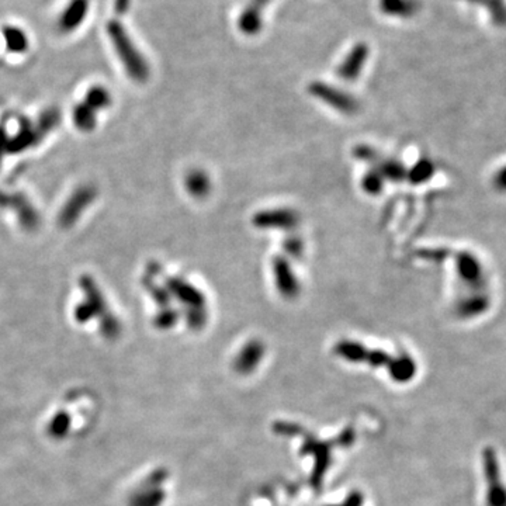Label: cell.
<instances>
[{
	"mask_svg": "<svg viewBox=\"0 0 506 506\" xmlns=\"http://www.w3.org/2000/svg\"><path fill=\"white\" fill-rule=\"evenodd\" d=\"M3 38L6 43V48L10 52L22 54L26 52L29 48V38L26 33L15 26H6L3 29Z\"/></svg>",
	"mask_w": 506,
	"mask_h": 506,
	"instance_id": "cell-11",
	"label": "cell"
},
{
	"mask_svg": "<svg viewBox=\"0 0 506 506\" xmlns=\"http://www.w3.org/2000/svg\"><path fill=\"white\" fill-rule=\"evenodd\" d=\"M495 183H496V187L500 189V190H506V166L502 169V171L496 175L495 178Z\"/></svg>",
	"mask_w": 506,
	"mask_h": 506,
	"instance_id": "cell-20",
	"label": "cell"
},
{
	"mask_svg": "<svg viewBox=\"0 0 506 506\" xmlns=\"http://www.w3.org/2000/svg\"><path fill=\"white\" fill-rule=\"evenodd\" d=\"M432 174H434L432 163L429 160H420L412 167V171L408 174V178L412 183L419 185L427 182L432 176Z\"/></svg>",
	"mask_w": 506,
	"mask_h": 506,
	"instance_id": "cell-14",
	"label": "cell"
},
{
	"mask_svg": "<svg viewBox=\"0 0 506 506\" xmlns=\"http://www.w3.org/2000/svg\"><path fill=\"white\" fill-rule=\"evenodd\" d=\"M367 54H369V51L365 44L358 45L351 52V55L345 59V62L341 65V68L337 69V75H339L346 82L356 80L367 59Z\"/></svg>",
	"mask_w": 506,
	"mask_h": 506,
	"instance_id": "cell-7",
	"label": "cell"
},
{
	"mask_svg": "<svg viewBox=\"0 0 506 506\" xmlns=\"http://www.w3.org/2000/svg\"><path fill=\"white\" fill-rule=\"evenodd\" d=\"M384 187V178L381 176V174L378 172V169H374V171H370L365 179H363V189L366 190V193L369 194H380V192Z\"/></svg>",
	"mask_w": 506,
	"mask_h": 506,
	"instance_id": "cell-15",
	"label": "cell"
},
{
	"mask_svg": "<svg viewBox=\"0 0 506 506\" xmlns=\"http://www.w3.org/2000/svg\"><path fill=\"white\" fill-rule=\"evenodd\" d=\"M284 249H286V252L289 253V255H291L294 258H298V256H301V253L304 250V242L300 238L293 236V238L286 240Z\"/></svg>",
	"mask_w": 506,
	"mask_h": 506,
	"instance_id": "cell-18",
	"label": "cell"
},
{
	"mask_svg": "<svg viewBox=\"0 0 506 506\" xmlns=\"http://www.w3.org/2000/svg\"><path fill=\"white\" fill-rule=\"evenodd\" d=\"M187 192L196 199H204L211 192V181L203 171H193L186 178Z\"/></svg>",
	"mask_w": 506,
	"mask_h": 506,
	"instance_id": "cell-10",
	"label": "cell"
},
{
	"mask_svg": "<svg viewBox=\"0 0 506 506\" xmlns=\"http://www.w3.org/2000/svg\"><path fill=\"white\" fill-rule=\"evenodd\" d=\"M273 276H275L276 287H277L280 296H283L287 300H293L300 294V291H301L300 282L286 258H283V256L275 258Z\"/></svg>",
	"mask_w": 506,
	"mask_h": 506,
	"instance_id": "cell-5",
	"label": "cell"
},
{
	"mask_svg": "<svg viewBox=\"0 0 506 506\" xmlns=\"http://www.w3.org/2000/svg\"><path fill=\"white\" fill-rule=\"evenodd\" d=\"M172 293H175L182 301H185L187 305H192L193 308H201L204 305V296L200 290H197L194 286L186 283L185 280L172 279L169 283Z\"/></svg>",
	"mask_w": 506,
	"mask_h": 506,
	"instance_id": "cell-8",
	"label": "cell"
},
{
	"mask_svg": "<svg viewBox=\"0 0 506 506\" xmlns=\"http://www.w3.org/2000/svg\"><path fill=\"white\" fill-rule=\"evenodd\" d=\"M378 172L381 174L384 181L388 179L390 182H401L406 176L404 166L398 160H387L381 163Z\"/></svg>",
	"mask_w": 506,
	"mask_h": 506,
	"instance_id": "cell-13",
	"label": "cell"
},
{
	"mask_svg": "<svg viewBox=\"0 0 506 506\" xmlns=\"http://www.w3.org/2000/svg\"><path fill=\"white\" fill-rule=\"evenodd\" d=\"M75 121L76 125L82 130H91L95 125V116L93 109H91L88 105H83L76 107L75 110Z\"/></svg>",
	"mask_w": 506,
	"mask_h": 506,
	"instance_id": "cell-16",
	"label": "cell"
},
{
	"mask_svg": "<svg viewBox=\"0 0 506 506\" xmlns=\"http://www.w3.org/2000/svg\"><path fill=\"white\" fill-rule=\"evenodd\" d=\"M488 300L485 297H470L459 305V314L463 318H473L486 311Z\"/></svg>",
	"mask_w": 506,
	"mask_h": 506,
	"instance_id": "cell-12",
	"label": "cell"
},
{
	"mask_svg": "<svg viewBox=\"0 0 506 506\" xmlns=\"http://www.w3.org/2000/svg\"><path fill=\"white\" fill-rule=\"evenodd\" d=\"M481 464L486 484L485 505L506 506V484L502 478V468L496 449L486 446L481 453Z\"/></svg>",
	"mask_w": 506,
	"mask_h": 506,
	"instance_id": "cell-2",
	"label": "cell"
},
{
	"mask_svg": "<svg viewBox=\"0 0 506 506\" xmlns=\"http://www.w3.org/2000/svg\"><path fill=\"white\" fill-rule=\"evenodd\" d=\"M130 3H131V0H116V3H114L116 13L117 15H124L128 10Z\"/></svg>",
	"mask_w": 506,
	"mask_h": 506,
	"instance_id": "cell-19",
	"label": "cell"
},
{
	"mask_svg": "<svg viewBox=\"0 0 506 506\" xmlns=\"http://www.w3.org/2000/svg\"><path fill=\"white\" fill-rule=\"evenodd\" d=\"M457 272L460 277L468 283V284H482V270L478 263V261L468 255V253H463L457 259Z\"/></svg>",
	"mask_w": 506,
	"mask_h": 506,
	"instance_id": "cell-9",
	"label": "cell"
},
{
	"mask_svg": "<svg viewBox=\"0 0 506 506\" xmlns=\"http://www.w3.org/2000/svg\"><path fill=\"white\" fill-rule=\"evenodd\" d=\"M91 2L89 0H70L63 9L58 20V29L62 33H70L76 30L88 16Z\"/></svg>",
	"mask_w": 506,
	"mask_h": 506,
	"instance_id": "cell-6",
	"label": "cell"
},
{
	"mask_svg": "<svg viewBox=\"0 0 506 506\" xmlns=\"http://www.w3.org/2000/svg\"><path fill=\"white\" fill-rule=\"evenodd\" d=\"M309 93L329 107L344 114H355L359 110V103L353 96L342 92L341 89L329 86V84L319 82L312 83L309 86Z\"/></svg>",
	"mask_w": 506,
	"mask_h": 506,
	"instance_id": "cell-3",
	"label": "cell"
},
{
	"mask_svg": "<svg viewBox=\"0 0 506 506\" xmlns=\"http://www.w3.org/2000/svg\"><path fill=\"white\" fill-rule=\"evenodd\" d=\"M110 103V96L106 92V89L103 88H93L89 93H88V99H86V105L91 109H103Z\"/></svg>",
	"mask_w": 506,
	"mask_h": 506,
	"instance_id": "cell-17",
	"label": "cell"
},
{
	"mask_svg": "<svg viewBox=\"0 0 506 506\" xmlns=\"http://www.w3.org/2000/svg\"><path fill=\"white\" fill-rule=\"evenodd\" d=\"M253 224L261 229H282L291 231L300 224V215L294 210L275 208L258 213L253 218Z\"/></svg>",
	"mask_w": 506,
	"mask_h": 506,
	"instance_id": "cell-4",
	"label": "cell"
},
{
	"mask_svg": "<svg viewBox=\"0 0 506 506\" xmlns=\"http://www.w3.org/2000/svg\"><path fill=\"white\" fill-rule=\"evenodd\" d=\"M107 33L128 75L137 82H145L149 76L148 63L131 41L127 30L114 20L107 24Z\"/></svg>",
	"mask_w": 506,
	"mask_h": 506,
	"instance_id": "cell-1",
	"label": "cell"
}]
</instances>
